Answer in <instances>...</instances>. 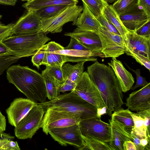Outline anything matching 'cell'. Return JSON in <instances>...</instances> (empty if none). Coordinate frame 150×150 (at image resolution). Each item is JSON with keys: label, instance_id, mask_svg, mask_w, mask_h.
Returning a JSON list of instances; mask_svg holds the SVG:
<instances>
[{"label": "cell", "instance_id": "c3c4849f", "mask_svg": "<svg viewBox=\"0 0 150 150\" xmlns=\"http://www.w3.org/2000/svg\"><path fill=\"white\" fill-rule=\"evenodd\" d=\"M123 146V150H137L134 143L131 140L125 141Z\"/></svg>", "mask_w": 150, "mask_h": 150}, {"label": "cell", "instance_id": "bcb514c9", "mask_svg": "<svg viewBox=\"0 0 150 150\" xmlns=\"http://www.w3.org/2000/svg\"><path fill=\"white\" fill-rule=\"evenodd\" d=\"M130 134L132 139V142L134 143L137 150H144V148L140 144V139L135 134L133 129L130 132Z\"/></svg>", "mask_w": 150, "mask_h": 150}, {"label": "cell", "instance_id": "484cf974", "mask_svg": "<svg viewBox=\"0 0 150 150\" xmlns=\"http://www.w3.org/2000/svg\"><path fill=\"white\" fill-rule=\"evenodd\" d=\"M41 74L44 80L47 98L50 100L55 98L60 95V83L53 77L46 74L42 72Z\"/></svg>", "mask_w": 150, "mask_h": 150}, {"label": "cell", "instance_id": "f6af8a7d", "mask_svg": "<svg viewBox=\"0 0 150 150\" xmlns=\"http://www.w3.org/2000/svg\"><path fill=\"white\" fill-rule=\"evenodd\" d=\"M138 6L150 16V0H138Z\"/></svg>", "mask_w": 150, "mask_h": 150}, {"label": "cell", "instance_id": "f5cc1de1", "mask_svg": "<svg viewBox=\"0 0 150 150\" xmlns=\"http://www.w3.org/2000/svg\"><path fill=\"white\" fill-rule=\"evenodd\" d=\"M4 138H7L13 140L14 139L15 137L4 132H0V140Z\"/></svg>", "mask_w": 150, "mask_h": 150}, {"label": "cell", "instance_id": "277c9868", "mask_svg": "<svg viewBox=\"0 0 150 150\" xmlns=\"http://www.w3.org/2000/svg\"><path fill=\"white\" fill-rule=\"evenodd\" d=\"M51 39L42 32L25 35H14L4 39L3 42L11 55L21 57L33 55Z\"/></svg>", "mask_w": 150, "mask_h": 150}, {"label": "cell", "instance_id": "4fadbf2b", "mask_svg": "<svg viewBox=\"0 0 150 150\" xmlns=\"http://www.w3.org/2000/svg\"><path fill=\"white\" fill-rule=\"evenodd\" d=\"M38 103L28 98H16L6 110L9 123L16 127L21 120Z\"/></svg>", "mask_w": 150, "mask_h": 150}, {"label": "cell", "instance_id": "db71d44e", "mask_svg": "<svg viewBox=\"0 0 150 150\" xmlns=\"http://www.w3.org/2000/svg\"><path fill=\"white\" fill-rule=\"evenodd\" d=\"M107 3H112L117 0H104Z\"/></svg>", "mask_w": 150, "mask_h": 150}, {"label": "cell", "instance_id": "8992f818", "mask_svg": "<svg viewBox=\"0 0 150 150\" xmlns=\"http://www.w3.org/2000/svg\"><path fill=\"white\" fill-rule=\"evenodd\" d=\"M82 6L77 5L69 6L54 16L41 20V30L46 35L51 33H61L63 25L67 23H74L82 13Z\"/></svg>", "mask_w": 150, "mask_h": 150}, {"label": "cell", "instance_id": "6da1fadb", "mask_svg": "<svg viewBox=\"0 0 150 150\" xmlns=\"http://www.w3.org/2000/svg\"><path fill=\"white\" fill-rule=\"evenodd\" d=\"M87 72L98 88L107 114L111 116L112 112L122 108L124 103L122 92L114 71L109 66L96 61L88 67Z\"/></svg>", "mask_w": 150, "mask_h": 150}, {"label": "cell", "instance_id": "836d02e7", "mask_svg": "<svg viewBox=\"0 0 150 150\" xmlns=\"http://www.w3.org/2000/svg\"><path fill=\"white\" fill-rule=\"evenodd\" d=\"M21 58L12 55L0 57V76L11 65Z\"/></svg>", "mask_w": 150, "mask_h": 150}, {"label": "cell", "instance_id": "ba28073f", "mask_svg": "<svg viewBox=\"0 0 150 150\" xmlns=\"http://www.w3.org/2000/svg\"><path fill=\"white\" fill-rule=\"evenodd\" d=\"M81 120L79 116L73 113L47 109L44 115L41 128L47 135L50 129L72 125L79 124Z\"/></svg>", "mask_w": 150, "mask_h": 150}, {"label": "cell", "instance_id": "44dd1931", "mask_svg": "<svg viewBox=\"0 0 150 150\" xmlns=\"http://www.w3.org/2000/svg\"><path fill=\"white\" fill-rule=\"evenodd\" d=\"M59 53L64 57L65 62H80L86 61H96V55L91 51L63 49L59 50Z\"/></svg>", "mask_w": 150, "mask_h": 150}, {"label": "cell", "instance_id": "e575fe53", "mask_svg": "<svg viewBox=\"0 0 150 150\" xmlns=\"http://www.w3.org/2000/svg\"><path fill=\"white\" fill-rule=\"evenodd\" d=\"M45 50L46 44H45L39 48L32 57L31 61L33 65L38 69L42 65Z\"/></svg>", "mask_w": 150, "mask_h": 150}, {"label": "cell", "instance_id": "7a4b0ae2", "mask_svg": "<svg viewBox=\"0 0 150 150\" xmlns=\"http://www.w3.org/2000/svg\"><path fill=\"white\" fill-rule=\"evenodd\" d=\"M6 73L8 82L27 98L38 104L46 102L47 91L41 74L28 67L19 65L10 66Z\"/></svg>", "mask_w": 150, "mask_h": 150}, {"label": "cell", "instance_id": "5bb4252c", "mask_svg": "<svg viewBox=\"0 0 150 150\" xmlns=\"http://www.w3.org/2000/svg\"><path fill=\"white\" fill-rule=\"evenodd\" d=\"M64 35L77 40L94 54L96 56L104 57L102 52V48L101 41L96 33L81 30L76 28L72 32L66 33Z\"/></svg>", "mask_w": 150, "mask_h": 150}, {"label": "cell", "instance_id": "681fc988", "mask_svg": "<svg viewBox=\"0 0 150 150\" xmlns=\"http://www.w3.org/2000/svg\"><path fill=\"white\" fill-rule=\"evenodd\" d=\"M6 120L5 117L2 114L0 110V132L6 130Z\"/></svg>", "mask_w": 150, "mask_h": 150}, {"label": "cell", "instance_id": "7402d4cb", "mask_svg": "<svg viewBox=\"0 0 150 150\" xmlns=\"http://www.w3.org/2000/svg\"><path fill=\"white\" fill-rule=\"evenodd\" d=\"M78 0H30L23 4V7L27 11H36L41 8L52 5H77Z\"/></svg>", "mask_w": 150, "mask_h": 150}, {"label": "cell", "instance_id": "f1b7e54d", "mask_svg": "<svg viewBox=\"0 0 150 150\" xmlns=\"http://www.w3.org/2000/svg\"><path fill=\"white\" fill-rule=\"evenodd\" d=\"M138 0H117L112 5V7L119 15L125 13L138 6Z\"/></svg>", "mask_w": 150, "mask_h": 150}, {"label": "cell", "instance_id": "2e32d148", "mask_svg": "<svg viewBox=\"0 0 150 150\" xmlns=\"http://www.w3.org/2000/svg\"><path fill=\"white\" fill-rule=\"evenodd\" d=\"M119 17L127 30L133 33L150 20V16L138 6Z\"/></svg>", "mask_w": 150, "mask_h": 150}, {"label": "cell", "instance_id": "9a60e30c", "mask_svg": "<svg viewBox=\"0 0 150 150\" xmlns=\"http://www.w3.org/2000/svg\"><path fill=\"white\" fill-rule=\"evenodd\" d=\"M126 46L125 53L129 56L136 54L150 59V37L142 36L128 32L124 40Z\"/></svg>", "mask_w": 150, "mask_h": 150}, {"label": "cell", "instance_id": "f35d334b", "mask_svg": "<svg viewBox=\"0 0 150 150\" xmlns=\"http://www.w3.org/2000/svg\"><path fill=\"white\" fill-rule=\"evenodd\" d=\"M134 113L143 119L144 124L146 129L147 136L148 138L150 139V108L143 111H137V113Z\"/></svg>", "mask_w": 150, "mask_h": 150}, {"label": "cell", "instance_id": "ffe728a7", "mask_svg": "<svg viewBox=\"0 0 150 150\" xmlns=\"http://www.w3.org/2000/svg\"><path fill=\"white\" fill-rule=\"evenodd\" d=\"M83 11L73 25L82 30L95 32L98 31L101 24L96 17L83 2Z\"/></svg>", "mask_w": 150, "mask_h": 150}, {"label": "cell", "instance_id": "d6a6232c", "mask_svg": "<svg viewBox=\"0 0 150 150\" xmlns=\"http://www.w3.org/2000/svg\"><path fill=\"white\" fill-rule=\"evenodd\" d=\"M42 72L45 73L53 77L59 82L61 85L64 82L62 67L55 65L46 66Z\"/></svg>", "mask_w": 150, "mask_h": 150}, {"label": "cell", "instance_id": "52a82bcc", "mask_svg": "<svg viewBox=\"0 0 150 150\" xmlns=\"http://www.w3.org/2000/svg\"><path fill=\"white\" fill-rule=\"evenodd\" d=\"M95 33L100 38L104 57L116 58L125 53L126 45L121 35L110 32L101 25Z\"/></svg>", "mask_w": 150, "mask_h": 150}, {"label": "cell", "instance_id": "60d3db41", "mask_svg": "<svg viewBox=\"0 0 150 150\" xmlns=\"http://www.w3.org/2000/svg\"><path fill=\"white\" fill-rule=\"evenodd\" d=\"M64 49L90 51L88 48L79 42L77 40L71 37L69 45Z\"/></svg>", "mask_w": 150, "mask_h": 150}, {"label": "cell", "instance_id": "30bf717a", "mask_svg": "<svg viewBox=\"0 0 150 150\" xmlns=\"http://www.w3.org/2000/svg\"><path fill=\"white\" fill-rule=\"evenodd\" d=\"M71 91L97 108L105 106L98 88L91 80L86 71L84 72L75 88Z\"/></svg>", "mask_w": 150, "mask_h": 150}, {"label": "cell", "instance_id": "ac0fdd59", "mask_svg": "<svg viewBox=\"0 0 150 150\" xmlns=\"http://www.w3.org/2000/svg\"><path fill=\"white\" fill-rule=\"evenodd\" d=\"M109 121L111 140L108 143L113 150H123V145L125 141H132L130 132L118 121L112 118Z\"/></svg>", "mask_w": 150, "mask_h": 150}, {"label": "cell", "instance_id": "d590c367", "mask_svg": "<svg viewBox=\"0 0 150 150\" xmlns=\"http://www.w3.org/2000/svg\"><path fill=\"white\" fill-rule=\"evenodd\" d=\"M20 150L17 141H14L7 138H4L0 140V150Z\"/></svg>", "mask_w": 150, "mask_h": 150}, {"label": "cell", "instance_id": "e0dca14e", "mask_svg": "<svg viewBox=\"0 0 150 150\" xmlns=\"http://www.w3.org/2000/svg\"><path fill=\"white\" fill-rule=\"evenodd\" d=\"M126 105L129 110L137 112L150 108V83L129 94Z\"/></svg>", "mask_w": 150, "mask_h": 150}, {"label": "cell", "instance_id": "5b68a950", "mask_svg": "<svg viewBox=\"0 0 150 150\" xmlns=\"http://www.w3.org/2000/svg\"><path fill=\"white\" fill-rule=\"evenodd\" d=\"M46 110L38 104L34 106L15 127V134L17 138L20 139L32 138L41 128Z\"/></svg>", "mask_w": 150, "mask_h": 150}, {"label": "cell", "instance_id": "ab89813d", "mask_svg": "<svg viewBox=\"0 0 150 150\" xmlns=\"http://www.w3.org/2000/svg\"><path fill=\"white\" fill-rule=\"evenodd\" d=\"M127 67L129 68L134 73L137 77V81L135 85L134 86L132 87L130 89L132 90H134L138 87H144L149 83L146 81L145 78L142 76L140 75L141 72L139 69L134 70L131 69L128 66Z\"/></svg>", "mask_w": 150, "mask_h": 150}, {"label": "cell", "instance_id": "4316f807", "mask_svg": "<svg viewBox=\"0 0 150 150\" xmlns=\"http://www.w3.org/2000/svg\"><path fill=\"white\" fill-rule=\"evenodd\" d=\"M64 48L54 41H51L46 44V51L50 55L56 65L60 67L65 62L64 56L60 54L59 51Z\"/></svg>", "mask_w": 150, "mask_h": 150}, {"label": "cell", "instance_id": "8d00e7d4", "mask_svg": "<svg viewBox=\"0 0 150 150\" xmlns=\"http://www.w3.org/2000/svg\"><path fill=\"white\" fill-rule=\"evenodd\" d=\"M2 16L0 14V41H3L6 38L12 35V29L14 23L7 25L2 23L1 22Z\"/></svg>", "mask_w": 150, "mask_h": 150}, {"label": "cell", "instance_id": "d6986e66", "mask_svg": "<svg viewBox=\"0 0 150 150\" xmlns=\"http://www.w3.org/2000/svg\"><path fill=\"white\" fill-rule=\"evenodd\" d=\"M108 64L114 71L122 92H126L130 90L134 83V79L122 62L116 58H112L110 62Z\"/></svg>", "mask_w": 150, "mask_h": 150}, {"label": "cell", "instance_id": "9c48e42d", "mask_svg": "<svg viewBox=\"0 0 150 150\" xmlns=\"http://www.w3.org/2000/svg\"><path fill=\"white\" fill-rule=\"evenodd\" d=\"M79 124L83 137L94 138L107 143L111 140L110 125L100 119L89 118L80 121Z\"/></svg>", "mask_w": 150, "mask_h": 150}, {"label": "cell", "instance_id": "7bdbcfd3", "mask_svg": "<svg viewBox=\"0 0 150 150\" xmlns=\"http://www.w3.org/2000/svg\"><path fill=\"white\" fill-rule=\"evenodd\" d=\"M135 33L142 36L150 37V20L137 30Z\"/></svg>", "mask_w": 150, "mask_h": 150}, {"label": "cell", "instance_id": "603a6c76", "mask_svg": "<svg viewBox=\"0 0 150 150\" xmlns=\"http://www.w3.org/2000/svg\"><path fill=\"white\" fill-rule=\"evenodd\" d=\"M85 62H80L73 65L68 63L64 64L62 69L64 81L69 80L77 83L84 72Z\"/></svg>", "mask_w": 150, "mask_h": 150}, {"label": "cell", "instance_id": "816d5d0a", "mask_svg": "<svg viewBox=\"0 0 150 150\" xmlns=\"http://www.w3.org/2000/svg\"><path fill=\"white\" fill-rule=\"evenodd\" d=\"M17 0H0V4L5 5L14 6Z\"/></svg>", "mask_w": 150, "mask_h": 150}, {"label": "cell", "instance_id": "cb8c5ba5", "mask_svg": "<svg viewBox=\"0 0 150 150\" xmlns=\"http://www.w3.org/2000/svg\"><path fill=\"white\" fill-rule=\"evenodd\" d=\"M103 11L106 18L114 26L124 40L126 35L129 31L123 25L119 15L113 9L112 5L105 2Z\"/></svg>", "mask_w": 150, "mask_h": 150}, {"label": "cell", "instance_id": "7dc6e473", "mask_svg": "<svg viewBox=\"0 0 150 150\" xmlns=\"http://www.w3.org/2000/svg\"><path fill=\"white\" fill-rule=\"evenodd\" d=\"M11 55L10 51L6 45L0 41V57Z\"/></svg>", "mask_w": 150, "mask_h": 150}, {"label": "cell", "instance_id": "f546056e", "mask_svg": "<svg viewBox=\"0 0 150 150\" xmlns=\"http://www.w3.org/2000/svg\"><path fill=\"white\" fill-rule=\"evenodd\" d=\"M82 137L84 144L81 150H113L108 143L92 138Z\"/></svg>", "mask_w": 150, "mask_h": 150}, {"label": "cell", "instance_id": "11a10c76", "mask_svg": "<svg viewBox=\"0 0 150 150\" xmlns=\"http://www.w3.org/2000/svg\"><path fill=\"white\" fill-rule=\"evenodd\" d=\"M21 0L22 1H30V0Z\"/></svg>", "mask_w": 150, "mask_h": 150}, {"label": "cell", "instance_id": "ee69618b", "mask_svg": "<svg viewBox=\"0 0 150 150\" xmlns=\"http://www.w3.org/2000/svg\"><path fill=\"white\" fill-rule=\"evenodd\" d=\"M76 83L69 80H66L61 85L59 90L60 93L73 90L75 88Z\"/></svg>", "mask_w": 150, "mask_h": 150}, {"label": "cell", "instance_id": "7c38bea8", "mask_svg": "<svg viewBox=\"0 0 150 150\" xmlns=\"http://www.w3.org/2000/svg\"><path fill=\"white\" fill-rule=\"evenodd\" d=\"M41 20L34 11H30L22 15L14 23L13 34L30 35L42 32Z\"/></svg>", "mask_w": 150, "mask_h": 150}, {"label": "cell", "instance_id": "3957f363", "mask_svg": "<svg viewBox=\"0 0 150 150\" xmlns=\"http://www.w3.org/2000/svg\"><path fill=\"white\" fill-rule=\"evenodd\" d=\"M38 104L46 110L50 109L75 114L80 117L81 120L92 118H98L96 115L97 108L71 91L60 95L52 100Z\"/></svg>", "mask_w": 150, "mask_h": 150}, {"label": "cell", "instance_id": "1f68e13d", "mask_svg": "<svg viewBox=\"0 0 150 150\" xmlns=\"http://www.w3.org/2000/svg\"><path fill=\"white\" fill-rule=\"evenodd\" d=\"M96 17L100 16L103 11L105 3L104 0H81Z\"/></svg>", "mask_w": 150, "mask_h": 150}, {"label": "cell", "instance_id": "83f0119b", "mask_svg": "<svg viewBox=\"0 0 150 150\" xmlns=\"http://www.w3.org/2000/svg\"><path fill=\"white\" fill-rule=\"evenodd\" d=\"M69 6L71 5H59L49 6L41 8L35 11L39 18L42 20L54 16Z\"/></svg>", "mask_w": 150, "mask_h": 150}, {"label": "cell", "instance_id": "b9f144b4", "mask_svg": "<svg viewBox=\"0 0 150 150\" xmlns=\"http://www.w3.org/2000/svg\"><path fill=\"white\" fill-rule=\"evenodd\" d=\"M136 61L142 65H143L148 70L150 71V59L143 56L136 54H130Z\"/></svg>", "mask_w": 150, "mask_h": 150}, {"label": "cell", "instance_id": "d4e9b609", "mask_svg": "<svg viewBox=\"0 0 150 150\" xmlns=\"http://www.w3.org/2000/svg\"><path fill=\"white\" fill-rule=\"evenodd\" d=\"M132 112L128 108L124 109L121 108L114 111L111 118L120 122L130 132L134 126Z\"/></svg>", "mask_w": 150, "mask_h": 150}, {"label": "cell", "instance_id": "74e56055", "mask_svg": "<svg viewBox=\"0 0 150 150\" xmlns=\"http://www.w3.org/2000/svg\"><path fill=\"white\" fill-rule=\"evenodd\" d=\"M96 17L100 24L109 31L118 35H121L114 26L106 18L103 11L101 14Z\"/></svg>", "mask_w": 150, "mask_h": 150}, {"label": "cell", "instance_id": "4dcf8cb0", "mask_svg": "<svg viewBox=\"0 0 150 150\" xmlns=\"http://www.w3.org/2000/svg\"><path fill=\"white\" fill-rule=\"evenodd\" d=\"M132 116L134 122L133 131L135 134L140 139L146 137V130L143 119L133 112Z\"/></svg>", "mask_w": 150, "mask_h": 150}, {"label": "cell", "instance_id": "8fae6325", "mask_svg": "<svg viewBox=\"0 0 150 150\" xmlns=\"http://www.w3.org/2000/svg\"><path fill=\"white\" fill-rule=\"evenodd\" d=\"M79 124L52 129L49 131L48 133L55 141L62 146L69 145L81 150L84 145V142Z\"/></svg>", "mask_w": 150, "mask_h": 150}, {"label": "cell", "instance_id": "f907efd6", "mask_svg": "<svg viewBox=\"0 0 150 150\" xmlns=\"http://www.w3.org/2000/svg\"><path fill=\"white\" fill-rule=\"evenodd\" d=\"M105 114H107V108L105 106L97 108L96 115L98 118L100 119L101 116Z\"/></svg>", "mask_w": 150, "mask_h": 150}]
</instances>
